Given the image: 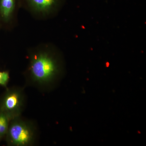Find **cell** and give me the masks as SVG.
I'll return each instance as SVG.
<instances>
[{"label":"cell","instance_id":"7","mask_svg":"<svg viewBox=\"0 0 146 146\" xmlns=\"http://www.w3.org/2000/svg\"><path fill=\"white\" fill-rule=\"evenodd\" d=\"M9 80V74L8 72H0V85L6 87Z\"/></svg>","mask_w":146,"mask_h":146},{"label":"cell","instance_id":"2","mask_svg":"<svg viewBox=\"0 0 146 146\" xmlns=\"http://www.w3.org/2000/svg\"><path fill=\"white\" fill-rule=\"evenodd\" d=\"M36 133L33 124L18 117L10 121L5 136L10 146H28L33 144Z\"/></svg>","mask_w":146,"mask_h":146},{"label":"cell","instance_id":"4","mask_svg":"<svg viewBox=\"0 0 146 146\" xmlns=\"http://www.w3.org/2000/svg\"><path fill=\"white\" fill-rule=\"evenodd\" d=\"M36 10L46 11L54 7L57 5L58 0H28Z\"/></svg>","mask_w":146,"mask_h":146},{"label":"cell","instance_id":"5","mask_svg":"<svg viewBox=\"0 0 146 146\" xmlns=\"http://www.w3.org/2000/svg\"><path fill=\"white\" fill-rule=\"evenodd\" d=\"M14 7V0H0V13L5 20L8 19Z\"/></svg>","mask_w":146,"mask_h":146},{"label":"cell","instance_id":"3","mask_svg":"<svg viewBox=\"0 0 146 146\" xmlns=\"http://www.w3.org/2000/svg\"><path fill=\"white\" fill-rule=\"evenodd\" d=\"M25 103L23 90L13 87L7 89L0 102V112L5 113L11 119L20 117Z\"/></svg>","mask_w":146,"mask_h":146},{"label":"cell","instance_id":"1","mask_svg":"<svg viewBox=\"0 0 146 146\" xmlns=\"http://www.w3.org/2000/svg\"><path fill=\"white\" fill-rule=\"evenodd\" d=\"M30 83L42 90L52 89L61 78V65L57 59L46 53L35 55L29 68Z\"/></svg>","mask_w":146,"mask_h":146},{"label":"cell","instance_id":"6","mask_svg":"<svg viewBox=\"0 0 146 146\" xmlns=\"http://www.w3.org/2000/svg\"><path fill=\"white\" fill-rule=\"evenodd\" d=\"M12 119L5 113L0 112V142L6 135L9 123Z\"/></svg>","mask_w":146,"mask_h":146}]
</instances>
